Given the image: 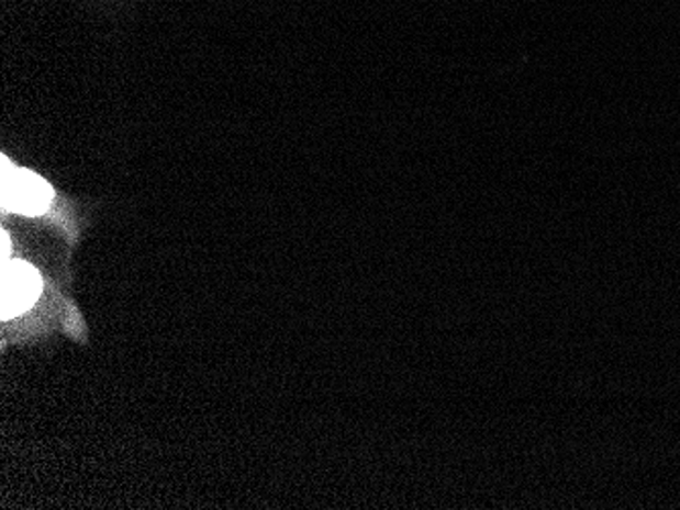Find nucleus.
<instances>
[{"mask_svg": "<svg viewBox=\"0 0 680 510\" xmlns=\"http://www.w3.org/2000/svg\"><path fill=\"white\" fill-rule=\"evenodd\" d=\"M42 275L29 262H2V287H0V316L7 319L16 318L29 311L42 295Z\"/></svg>", "mask_w": 680, "mask_h": 510, "instance_id": "nucleus-2", "label": "nucleus"}, {"mask_svg": "<svg viewBox=\"0 0 680 510\" xmlns=\"http://www.w3.org/2000/svg\"><path fill=\"white\" fill-rule=\"evenodd\" d=\"M2 262L9 261V252H11V240H9V235H7V230H2Z\"/></svg>", "mask_w": 680, "mask_h": 510, "instance_id": "nucleus-3", "label": "nucleus"}, {"mask_svg": "<svg viewBox=\"0 0 680 510\" xmlns=\"http://www.w3.org/2000/svg\"><path fill=\"white\" fill-rule=\"evenodd\" d=\"M2 188L0 202L2 212L23 214V216H40L54 202V188L43 180L42 175L11 166V161L2 155Z\"/></svg>", "mask_w": 680, "mask_h": 510, "instance_id": "nucleus-1", "label": "nucleus"}]
</instances>
